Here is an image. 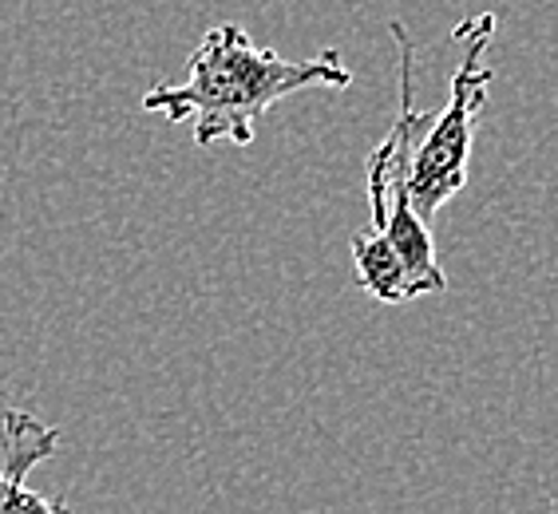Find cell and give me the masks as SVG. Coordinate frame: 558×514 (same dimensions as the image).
<instances>
[{
	"label": "cell",
	"mask_w": 558,
	"mask_h": 514,
	"mask_svg": "<svg viewBox=\"0 0 558 514\" xmlns=\"http://www.w3.org/2000/svg\"><path fill=\"white\" fill-rule=\"evenodd\" d=\"M353 72L344 60L325 48L313 60H286L274 48L250 40L242 24H215L198 40L179 84H155L143 96V111H159L171 123H191L198 147H250L258 139V119L286 96L305 87H344Z\"/></svg>",
	"instance_id": "6da1fadb"
},
{
	"label": "cell",
	"mask_w": 558,
	"mask_h": 514,
	"mask_svg": "<svg viewBox=\"0 0 558 514\" xmlns=\"http://www.w3.org/2000/svg\"><path fill=\"white\" fill-rule=\"evenodd\" d=\"M0 431H4V460H0V514H4L12 491L28 482V472L56 455L60 431L40 424L28 407H16L9 400H0Z\"/></svg>",
	"instance_id": "3957f363"
},
{
	"label": "cell",
	"mask_w": 558,
	"mask_h": 514,
	"mask_svg": "<svg viewBox=\"0 0 558 514\" xmlns=\"http://www.w3.org/2000/svg\"><path fill=\"white\" fill-rule=\"evenodd\" d=\"M4 514H72V506H68L64 499H48V494L28 491V482H21V487L12 491Z\"/></svg>",
	"instance_id": "5b68a950"
},
{
	"label": "cell",
	"mask_w": 558,
	"mask_h": 514,
	"mask_svg": "<svg viewBox=\"0 0 558 514\" xmlns=\"http://www.w3.org/2000/svg\"><path fill=\"white\" fill-rule=\"evenodd\" d=\"M451 36H468L472 44H468V52L460 56V68L451 75L448 103L432 115L428 131L420 135L416 150H412V167H409L412 206L420 210L424 222H432L468 186L475 123H480V111L487 103V87L495 79V72L484 64L487 44L495 36L492 12L475 16V21H463Z\"/></svg>",
	"instance_id": "7a4b0ae2"
},
{
	"label": "cell",
	"mask_w": 558,
	"mask_h": 514,
	"mask_svg": "<svg viewBox=\"0 0 558 514\" xmlns=\"http://www.w3.org/2000/svg\"><path fill=\"white\" fill-rule=\"evenodd\" d=\"M353 266L361 290L373 301H380V305H409V301H416L400 254L388 246L385 234H376L373 225L353 234Z\"/></svg>",
	"instance_id": "277c9868"
}]
</instances>
